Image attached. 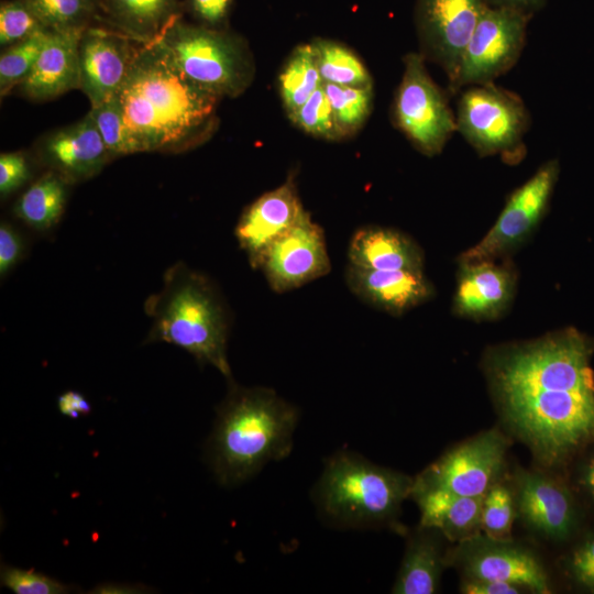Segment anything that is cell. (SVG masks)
I'll return each instance as SVG.
<instances>
[{"label": "cell", "mask_w": 594, "mask_h": 594, "mask_svg": "<svg viewBox=\"0 0 594 594\" xmlns=\"http://www.w3.org/2000/svg\"><path fill=\"white\" fill-rule=\"evenodd\" d=\"M515 502L524 521L548 538L564 540L575 529L576 509L570 492L542 474H517Z\"/></svg>", "instance_id": "cell-18"}, {"label": "cell", "mask_w": 594, "mask_h": 594, "mask_svg": "<svg viewBox=\"0 0 594 594\" xmlns=\"http://www.w3.org/2000/svg\"><path fill=\"white\" fill-rule=\"evenodd\" d=\"M40 161L68 184L85 182L112 158L90 114L56 130L38 145Z\"/></svg>", "instance_id": "cell-17"}, {"label": "cell", "mask_w": 594, "mask_h": 594, "mask_svg": "<svg viewBox=\"0 0 594 594\" xmlns=\"http://www.w3.org/2000/svg\"><path fill=\"white\" fill-rule=\"evenodd\" d=\"M50 30L42 29L31 36L6 47L0 56V92L7 95L20 86L34 68Z\"/></svg>", "instance_id": "cell-30"}, {"label": "cell", "mask_w": 594, "mask_h": 594, "mask_svg": "<svg viewBox=\"0 0 594 594\" xmlns=\"http://www.w3.org/2000/svg\"><path fill=\"white\" fill-rule=\"evenodd\" d=\"M46 29L23 0L4 1L0 6V44L9 46Z\"/></svg>", "instance_id": "cell-35"}, {"label": "cell", "mask_w": 594, "mask_h": 594, "mask_svg": "<svg viewBox=\"0 0 594 594\" xmlns=\"http://www.w3.org/2000/svg\"><path fill=\"white\" fill-rule=\"evenodd\" d=\"M516 513L513 492L496 482L483 496L481 530L496 539H508Z\"/></svg>", "instance_id": "cell-34"}, {"label": "cell", "mask_w": 594, "mask_h": 594, "mask_svg": "<svg viewBox=\"0 0 594 594\" xmlns=\"http://www.w3.org/2000/svg\"><path fill=\"white\" fill-rule=\"evenodd\" d=\"M516 275L509 264L494 260L461 262L453 308L472 319H494L509 306Z\"/></svg>", "instance_id": "cell-19"}, {"label": "cell", "mask_w": 594, "mask_h": 594, "mask_svg": "<svg viewBox=\"0 0 594 594\" xmlns=\"http://www.w3.org/2000/svg\"><path fill=\"white\" fill-rule=\"evenodd\" d=\"M581 483L586 493L594 501V454L586 462L581 474Z\"/></svg>", "instance_id": "cell-44"}, {"label": "cell", "mask_w": 594, "mask_h": 594, "mask_svg": "<svg viewBox=\"0 0 594 594\" xmlns=\"http://www.w3.org/2000/svg\"><path fill=\"white\" fill-rule=\"evenodd\" d=\"M122 32L87 26L79 43L80 89L97 107L116 96L138 48Z\"/></svg>", "instance_id": "cell-16"}, {"label": "cell", "mask_w": 594, "mask_h": 594, "mask_svg": "<svg viewBox=\"0 0 594 594\" xmlns=\"http://www.w3.org/2000/svg\"><path fill=\"white\" fill-rule=\"evenodd\" d=\"M414 480L339 450L330 457L314 490V501L331 524L363 528L393 519L411 494Z\"/></svg>", "instance_id": "cell-5"}, {"label": "cell", "mask_w": 594, "mask_h": 594, "mask_svg": "<svg viewBox=\"0 0 594 594\" xmlns=\"http://www.w3.org/2000/svg\"><path fill=\"white\" fill-rule=\"evenodd\" d=\"M457 131L481 155H516L529 114L516 94L491 84L463 91L455 116Z\"/></svg>", "instance_id": "cell-8"}, {"label": "cell", "mask_w": 594, "mask_h": 594, "mask_svg": "<svg viewBox=\"0 0 594 594\" xmlns=\"http://www.w3.org/2000/svg\"><path fill=\"white\" fill-rule=\"evenodd\" d=\"M152 324L146 343L165 342L232 380L228 361L230 318L216 284L184 262L166 270L162 288L144 304Z\"/></svg>", "instance_id": "cell-4"}, {"label": "cell", "mask_w": 594, "mask_h": 594, "mask_svg": "<svg viewBox=\"0 0 594 594\" xmlns=\"http://www.w3.org/2000/svg\"><path fill=\"white\" fill-rule=\"evenodd\" d=\"M323 85L310 43L293 50L278 75V91L287 117Z\"/></svg>", "instance_id": "cell-27"}, {"label": "cell", "mask_w": 594, "mask_h": 594, "mask_svg": "<svg viewBox=\"0 0 594 594\" xmlns=\"http://www.w3.org/2000/svg\"><path fill=\"white\" fill-rule=\"evenodd\" d=\"M208 442V462L219 484L235 486L271 461L289 455L298 409L268 387L228 381Z\"/></svg>", "instance_id": "cell-3"}, {"label": "cell", "mask_w": 594, "mask_h": 594, "mask_svg": "<svg viewBox=\"0 0 594 594\" xmlns=\"http://www.w3.org/2000/svg\"><path fill=\"white\" fill-rule=\"evenodd\" d=\"M231 4V0H191L195 13L210 24L221 22Z\"/></svg>", "instance_id": "cell-42"}, {"label": "cell", "mask_w": 594, "mask_h": 594, "mask_svg": "<svg viewBox=\"0 0 594 594\" xmlns=\"http://www.w3.org/2000/svg\"><path fill=\"white\" fill-rule=\"evenodd\" d=\"M461 590L466 594H517L521 592L520 586L512 583L471 579L464 581Z\"/></svg>", "instance_id": "cell-41"}, {"label": "cell", "mask_w": 594, "mask_h": 594, "mask_svg": "<svg viewBox=\"0 0 594 594\" xmlns=\"http://www.w3.org/2000/svg\"><path fill=\"white\" fill-rule=\"evenodd\" d=\"M255 270L278 294L297 289L331 271L323 229L308 211L262 253Z\"/></svg>", "instance_id": "cell-13"}, {"label": "cell", "mask_w": 594, "mask_h": 594, "mask_svg": "<svg viewBox=\"0 0 594 594\" xmlns=\"http://www.w3.org/2000/svg\"><path fill=\"white\" fill-rule=\"evenodd\" d=\"M31 176L29 162L23 153L11 152L0 155V195L6 198L21 186Z\"/></svg>", "instance_id": "cell-38"}, {"label": "cell", "mask_w": 594, "mask_h": 594, "mask_svg": "<svg viewBox=\"0 0 594 594\" xmlns=\"http://www.w3.org/2000/svg\"><path fill=\"white\" fill-rule=\"evenodd\" d=\"M120 32L142 43L156 38L177 18L176 0H105Z\"/></svg>", "instance_id": "cell-25"}, {"label": "cell", "mask_w": 594, "mask_h": 594, "mask_svg": "<svg viewBox=\"0 0 594 594\" xmlns=\"http://www.w3.org/2000/svg\"><path fill=\"white\" fill-rule=\"evenodd\" d=\"M345 283L359 299L392 316H400L433 295L424 271H373L348 264Z\"/></svg>", "instance_id": "cell-20"}, {"label": "cell", "mask_w": 594, "mask_h": 594, "mask_svg": "<svg viewBox=\"0 0 594 594\" xmlns=\"http://www.w3.org/2000/svg\"><path fill=\"white\" fill-rule=\"evenodd\" d=\"M410 495L420 509V527L438 529L459 542L481 530L483 496H461L431 488H411Z\"/></svg>", "instance_id": "cell-23"}, {"label": "cell", "mask_w": 594, "mask_h": 594, "mask_svg": "<svg viewBox=\"0 0 594 594\" xmlns=\"http://www.w3.org/2000/svg\"><path fill=\"white\" fill-rule=\"evenodd\" d=\"M506 439L497 430L482 432L443 454L416 480L413 488L484 496L504 466Z\"/></svg>", "instance_id": "cell-10"}, {"label": "cell", "mask_w": 594, "mask_h": 594, "mask_svg": "<svg viewBox=\"0 0 594 594\" xmlns=\"http://www.w3.org/2000/svg\"><path fill=\"white\" fill-rule=\"evenodd\" d=\"M136 152H182L205 141L221 98L190 80L160 37L143 43L116 94Z\"/></svg>", "instance_id": "cell-2"}, {"label": "cell", "mask_w": 594, "mask_h": 594, "mask_svg": "<svg viewBox=\"0 0 594 594\" xmlns=\"http://www.w3.org/2000/svg\"><path fill=\"white\" fill-rule=\"evenodd\" d=\"M485 0H418L420 54L439 65L454 85L470 37L487 8Z\"/></svg>", "instance_id": "cell-12"}, {"label": "cell", "mask_w": 594, "mask_h": 594, "mask_svg": "<svg viewBox=\"0 0 594 594\" xmlns=\"http://www.w3.org/2000/svg\"><path fill=\"white\" fill-rule=\"evenodd\" d=\"M425 62V57L416 52L404 57V72L393 102V120L421 154L433 156L441 153L457 131V121Z\"/></svg>", "instance_id": "cell-7"}, {"label": "cell", "mask_w": 594, "mask_h": 594, "mask_svg": "<svg viewBox=\"0 0 594 594\" xmlns=\"http://www.w3.org/2000/svg\"><path fill=\"white\" fill-rule=\"evenodd\" d=\"M57 408L66 417L77 419L91 411L90 403L77 391H67L57 398Z\"/></svg>", "instance_id": "cell-40"}, {"label": "cell", "mask_w": 594, "mask_h": 594, "mask_svg": "<svg viewBox=\"0 0 594 594\" xmlns=\"http://www.w3.org/2000/svg\"><path fill=\"white\" fill-rule=\"evenodd\" d=\"M23 241L19 232L8 222L0 224V275L6 276L20 261Z\"/></svg>", "instance_id": "cell-39"}, {"label": "cell", "mask_w": 594, "mask_h": 594, "mask_svg": "<svg viewBox=\"0 0 594 594\" xmlns=\"http://www.w3.org/2000/svg\"><path fill=\"white\" fill-rule=\"evenodd\" d=\"M528 15L515 9L487 6L465 47L451 91L491 84L507 73L524 50Z\"/></svg>", "instance_id": "cell-9"}, {"label": "cell", "mask_w": 594, "mask_h": 594, "mask_svg": "<svg viewBox=\"0 0 594 594\" xmlns=\"http://www.w3.org/2000/svg\"><path fill=\"white\" fill-rule=\"evenodd\" d=\"M67 185L57 173L47 170L16 200L13 208L15 216L36 231L52 229L63 215Z\"/></svg>", "instance_id": "cell-26"}, {"label": "cell", "mask_w": 594, "mask_h": 594, "mask_svg": "<svg viewBox=\"0 0 594 594\" xmlns=\"http://www.w3.org/2000/svg\"><path fill=\"white\" fill-rule=\"evenodd\" d=\"M305 213L294 175L242 211L234 234L254 270L270 244L293 228Z\"/></svg>", "instance_id": "cell-15"}, {"label": "cell", "mask_w": 594, "mask_h": 594, "mask_svg": "<svg viewBox=\"0 0 594 594\" xmlns=\"http://www.w3.org/2000/svg\"><path fill=\"white\" fill-rule=\"evenodd\" d=\"M559 170L557 160L548 161L514 190L493 227L461 255V262L495 260L524 242L548 208Z\"/></svg>", "instance_id": "cell-11"}, {"label": "cell", "mask_w": 594, "mask_h": 594, "mask_svg": "<svg viewBox=\"0 0 594 594\" xmlns=\"http://www.w3.org/2000/svg\"><path fill=\"white\" fill-rule=\"evenodd\" d=\"M86 28L50 30L41 55L20 91L33 100H48L80 88L79 43Z\"/></svg>", "instance_id": "cell-21"}, {"label": "cell", "mask_w": 594, "mask_h": 594, "mask_svg": "<svg viewBox=\"0 0 594 594\" xmlns=\"http://www.w3.org/2000/svg\"><path fill=\"white\" fill-rule=\"evenodd\" d=\"M342 138L355 134L367 120L373 103V86L351 87L323 84Z\"/></svg>", "instance_id": "cell-29"}, {"label": "cell", "mask_w": 594, "mask_h": 594, "mask_svg": "<svg viewBox=\"0 0 594 594\" xmlns=\"http://www.w3.org/2000/svg\"><path fill=\"white\" fill-rule=\"evenodd\" d=\"M112 157L138 153L116 96L88 112Z\"/></svg>", "instance_id": "cell-32"}, {"label": "cell", "mask_w": 594, "mask_h": 594, "mask_svg": "<svg viewBox=\"0 0 594 594\" xmlns=\"http://www.w3.org/2000/svg\"><path fill=\"white\" fill-rule=\"evenodd\" d=\"M1 585L15 594H65L73 587L34 570L1 565Z\"/></svg>", "instance_id": "cell-36"}, {"label": "cell", "mask_w": 594, "mask_h": 594, "mask_svg": "<svg viewBox=\"0 0 594 594\" xmlns=\"http://www.w3.org/2000/svg\"><path fill=\"white\" fill-rule=\"evenodd\" d=\"M420 529L408 542L393 593L432 594L438 588L443 561L436 541Z\"/></svg>", "instance_id": "cell-24"}, {"label": "cell", "mask_w": 594, "mask_h": 594, "mask_svg": "<svg viewBox=\"0 0 594 594\" xmlns=\"http://www.w3.org/2000/svg\"><path fill=\"white\" fill-rule=\"evenodd\" d=\"M288 119L304 132L326 140H342L323 85Z\"/></svg>", "instance_id": "cell-33"}, {"label": "cell", "mask_w": 594, "mask_h": 594, "mask_svg": "<svg viewBox=\"0 0 594 594\" xmlns=\"http://www.w3.org/2000/svg\"><path fill=\"white\" fill-rule=\"evenodd\" d=\"M44 28L66 31L87 28L95 12L94 0H23Z\"/></svg>", "instance_id": "cell-31"}, {"label": "cell", "mask_w": 594, "mask_h": 594, "mask_svg": "<svg viewBox=\"0 0 594 594\" xmlns=\"http://www.w3.org/2000/svg\"><path fill=\"white\" fill-rule=\"evenodd\" d=\"M594 342L574 329L494 351L488 377L512 430L547 465L594 440Z\"/></svg>", "instance_id": "cell-1"}, {"label": "cell", "mask_w": 594, "mask_h": 594, "mask_svg": "<svg viewBox=\"0 0 594 594\" xmlns=\"http://www.w3.org/2000/svg\"><path fill=\"white\" fill-rule=\"evenodd\" d=\"M491 7L509 8L527 14L541 7L544 0H485Z\"/></svg>", "instance_id": "cell-43"}, {"label": "cell", "mask_w": 594, "mask_h": 594, "mask_svg": "<svg viewBox=\"0 0 594 594\" xmlns=\"http://www.w3.org/2000/svg\"><path fill=\"white\" fill-rule=\"evenodd\" d=\"M349 264L373 271H424V253L407 234L380 226L355 230L348 246Z\"/></svg>", "instance_id": "cell-22"}, {"label": "cell", "mask_w": 594, "mask_h": 594, "mask_svg": "<svg viewBox=\"0 0 594 594\" xmlns=\"http://www.w3.org/2000/svg\"><path fill=\"white\" fill-rule=\"evenodd\" d=\"M566 570L573 581L594 592V534L587 535L570 553Z\"/></svg>", "instance_id": "cell-37"}, {"label": "cell", "mask_w": 594, "mask_h": 594, "mask_svg": "<svg viewBox=\"0 0 594 594\" xmlns=\"http://www.w3.org/2000/svg\"><path fill=\"white\" fill-rule=\"evenodd\" d=\"M455 558L466 579L512 583L540 594L551 592L537 557L509 539L472 536L460 541Z\"/></svg>", "instance_id": "cell-14"}, {"label": "cell", "mask_w": 594, "mask_h": 594, "mask_svg": "<svg viewBox=\"0 0 594 594\" xmlns=\"http://www.w3.org/2000/svg\"><path fill=\"white\" fill-rule=\"evenodd\" d=\"M177 67L195 84L222 97H238L252 84L255 66L245 42L227 32L174 19L158 35Z\"/></svg>", "instance_id": "cell-6"}, {"label": "cell", "mask_w": 594, "mask_h": 594, "mask_svg": "<svg viewBox=\"0 0 594 594\" xmlns=\"http://www.w3.org/2000/svg\"><path fill=\"white\" fill-rule=\"evenodd\" d=\"M323 84L373 86L372 77L361 58L348 46L326 38L310 42Z\"/></svg>", "instance_id": "cell-28"}]
</instances>
